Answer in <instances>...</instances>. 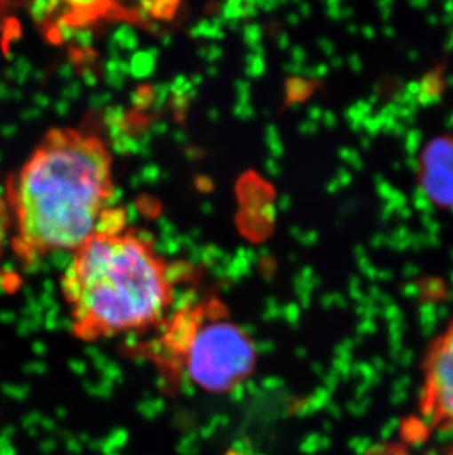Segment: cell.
<instances>
[{"label": "cell", "mask_w": 453, "mask_h": 455, "mask_svg": "<svg viewBox=\"0 0 453 455\" xmlns=\"http://www.w3.org/2000/svg\"><path fill=\"white\" fill-rule=\"evenodd\" d=\"M114 192V161L102 139L84 130H49L9 188L17 257L33 264L124 228V214L112 208Z\"/></svg>", "instance_id": "obj_1"}, {"label": "cell", "mask_w": 453, "mask_h": 455, "mask_svg": "<svg viewBox=\"0 0 453 455\" xmlns=\"http://www.w3.org/2000/svg\"><path fill=\"white\" fill-rule=\"evenodd\" d=\"M170 264L136 230L100 232L74 251L60 289L76 338L145 336L172 313Z\"/></svg>", "instance_id": "obj_2"}, {"label": "cell", "mask_w": 453, "mask_h": 455, "mask_svg": "<svg viewBox=\"0 0 453 455\" xmlns=\"http://www.w3.org/2000/svg\"><path fill=\"white\" fill-rule=\"evenodd\" d=\"M125 354L149 365L167 395L184 389L231 394L258 367L252 336L215 297L172 309L161 326L127 345Z\"/></svg>", "instance_id": "obj_3"}, {"label": "cell", "mask_w": 453, "mask_h": 455, "mask_svg": "<svg viewBox=\"0 0 453 455\" xmlns=\"http://www.w3.org/2000/svg\"><path fill=\"white\" fill-rule=\"evenodd\" d=\"M419 417L425 427H453V318L428 345L423 363Z\"/></svg>", "instance_id": "obj_4"}, {"label": "cell", "mask_w": 453, "mask_h": 455, "mask_svg": "<svg viewBox=\"0 0 453 455\" xmlns=\"http://www.w3.org/2000/svg\"><path fill=\"white\" fill-rule=\"evenodd\" d=\"M419 185L436 205L453 208V136L434 139L421 152Z\"/></svg>", "instance_id": "obj_5"}, {"label": "cell", "mask_w": 453, "mask_h": 455, "mask_svg": "<svg viewBox=\"0 0 453 455\" xmlns=\"http://www.w3.org/2000/svg\"><path fill=\"white\" fill-rule=\"evenodd\" d=\"M450 455H453V454H450Z\"/></svg>", "instance_id": "obj_6"}]
</instances>
